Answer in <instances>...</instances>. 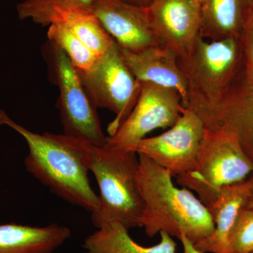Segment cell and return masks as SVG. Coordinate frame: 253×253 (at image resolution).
I'll return each instance as SVG.
<instances>
[{"instance_id":"7a4b0ae2","label":"cell","mask_w":253,"mask_h":253,"mask_svg":"<svg viewBox=\"0 0 253 253\" xmlns=\"http://www.w3.org/2000/svg\"><path fill=\"white\" fill-rule=\"evenodd\" d=\"M138 155L136 182L144 208L139 227L149 237L164 231L195 244L212 234L214 224L207 207L191 190L176 187L170 173L143 154Z\"/></svg>"},{"instance_id":"d4e9b609","label":"cell","mask_w":253,"mask_h":253,"mask_svg":"<svg viewBox=\"0 0 253 253\" xmlns=\"http://www.w3.org/2000/svg\"><path fill=\"white\" fill-rule=\"evenodd\" d=\"M249 180L251 184V193H250L249 200H248L246 207L253 209V173L249 178Z\"/></svg>"},{"instance_id":"e0dca14e","label":"cell","mask_w":253,"mask_h":253,"mask_svg":"<svg viewBox=\"0 0 253 253\" xmlns=\"http://www.w3.org/2000/svg\"><path fill=\"white\" fill-rule=\"evenodd\" d=\"M126 226L112 221L98 229L84 241V253H176V243L172 236L160 232L159 244L144 247L133 241Z\"/></svg>"},{"instance_id":"603a6c76","label":"cell","mask_w":253,"mask_h":253,"mask_svg":"<svg viewBox=\"0 0 253 253\" xmlns=\"http://www.w3.org/2000/svg\"><path fill=\"white\" fill-rule=\"evenodd\" d=\"M179 239L180 240L181 244H182L184 253H204L198 251L195 248L194 244L189 241L184 234H181Z\"/></svg>"},{"instance_id":"8fae6325","label":"cell","mask_w":253,"mask_h":253,"mask_svg":"<svg viewBox=\"0 0 253 253\" xmlns=\"http://www.w3.org/2000/svg\"><path fill=\"white\" fill-rule=\"evenodd\" d=\"M91 11L121 49L137 51L158 45L148 7L122 0H94Z\"/></svg>"},{"instance_id":"7c38bea8","label":"cell","mask_w":253,"mask_h":253,"mask_svg":"<svg viewBox=\"0 0 253 253\" xmlns=\"http://www.w3.org/2000/svg\"><path fill=\"white\" fill-rule=\"evenodd\" d=\"M199 116L206 129L234 134L253 163V84L244 81L220 104Z\"/></svg>"},{"instance_id":"ffe728a7","label":"cell","mask_w":253,"mask_h":253,"mask_svg":"<svg viewBox=\"0 0 253 253\" xmlns=\"http://www.w3.org/2000/svg\"><path fill=\"white\" fill-rule=\"evenodd\" d=\"M47 37L54 46L62 50L77 71H86L99 56L82 42L62 23L55 21L48 26Z\"/></svg>"},{"instance_id":"9a60e30c","label":"cell","mask_w":253,"mask_h":253,"mask_svg":"<svg viewBox=\"0 0 253 253\" xmlns=\"http://www.w3.org/2000/svg\"><path fill=\"white\" fill-rule=\"evenodd\" d=\"M253 13V0H204L200 36L214 41L240 38Z\"/></svg>"},{"instance_id":"ac0fdd59","label":"cell","mask_w":253,"mask_h":253,"mask_svg":"<svg viewBox=\"0 0 253 253\" xmlns=\"http://www.w3.org/2000/svg\"><path fill=\"white\" fill-rule=\"evenodd\" d=\"M55 21L62 23L99 56L106 52L115 42L92 11L81 9L63 10L56 14L52 23Z\"/></svg>"},{"instance_id":"30bf717a","label":"cell","mask_w":253,"mask_h":253,"mask_svg":"<svg viewBox=\"0 0 253 253\" xmlns=\"http://www.w3.org/2000/svg\"><path fill=\"white\" fill-rule=\"evenodd\" d=\"M158 45L185 59L200 37L201 6L191 0H154L149 7Z\"/></svg>"},{"instance_id":"2e32d148","label":"cell","mask_w":253,"mask_h":253,"mask_svg":"<svg viewBox=\"0 0 253 253\" xmlns=\"http://www.w3.org/2000/svg\"><path fill=\"white\" fill-rule=\"evenodd\" d=\"M71 230L59 224L0 225V253H51L69 239Z\"/></svg>"},{"instance_id":"cb8c5ba5","label":"cell","mask_w":253,"mask_h":253,"mask_svg":"<svg viewBox=\"0 0 253 253\" xmlns=\"http://www.w3.org/2000/svg\"><path fill=\"white\" fill-rule=\"evenodd\" d=\"M122 1L134 6L147 8L154 2V0H122Z\"/></svg>"},{"instance_id":"4fadbf2b","label":"cell","mask_w":253,"mask_h":253,"mask_svg":"<svg viewBox=\"0 0 253 253\" xmlns=\"http://www.w3.org/2000/svg\"><path fill=\"white\" fill-rule=\"evenodd\" d=\"M121 51L136 81L174 89L180 94L183 106L187 107V83L174 53L159 45L137 51L121 48Z\"/></svg>"},{"instance_id":"ba28073f","label":"cell","mask_w":253,"mask_h":253,"mask_svg":"<svg viewBox=\"0 0 253 253\" xmlns=\"http://www.w3.org/2000/svg\"><path fill=\"white\" fill-rule=\"evenodd\" d=\"M206 130L199 115L184 107L174 126L160 135L144 138L134 151L147 156L176 178L194 169Z\"/></svg>"},{"instance_id":"44dd1931","label":"cell","mask_w":253,"mask_h":253,"mask_svg":"<svg viewBox=\"0 0 253 253\" xmlns=\"http://www.w3.org/2000/svg\"><path fill=\"white\" fill-rule=\"evenodd\" d=\"M230 253H253V209L240 211L228 238Z\"/></svg>"},{"instance_id":"7402d4cb","label":"cell","mask_w":253,"mask_h":253,"mask_svg":"<svg viewBox=\"0 0 253 253\" xmlns=\"http://www.w3.org/2000/svg\"><path fill=\"white\" fill-rule=\"evenodd\" d=\"M245 64V83L253 84V13L244 26L241 37Z\"/></svg>"},{"instance_id":"d6986e66","label":"cell","mask_w":253,"mask_h":253,"mask_svg":"<svg viewBox=\"0 0 253 253\" xmlns=\"http://www.w3.org/2000/svg\"><path fill=\"white\" fill-rule=\"evenodd\" d=\"M94 2V0H23L16 10L19 19L49 26L59 11L74 9L91 11Z\"/></svg>"},{"instance_id":"52a82bcc","label":"cell","mask_w":253,"mask_h":253,"mask_svg":"<svg viewBox=\"0 0 253 253\" xmlns=\"http://www.w3.org/2000/svg\"><path fill=\"white\" fill-rule=\"evenodd\" d=\"M183 108L177 91L151 83H141L140 94L134 109L118 130L106 136L104 146L135 151L136 145L146 134L174 126Z\"/></svg>"},{"instance_id":"484cf974","label":"cell","mask_w":253,"mask_h":253,"mask_svg":"<svg viewBox=\"0 0 253 253\" xmlns=\"http://www.w3.org/2000/svg\"><path fill=\"white\" fill-rule=\"evenodd\" d=\"M191 1H194L196 4L200 5L201 6L202 4V3L204 2V0H191Z\"/></svg>"},{"instance_id":"3957f363","label":"cell","mask_w":253,"mask_h":253,"mask_svg":"<svg viewBox=\"0 0 253 253\" xmlns=\"http://www.w3.org/2000/svg\"><path fill=\"white\" fill-rule=\"evenodd\" d=\"M84 148L88 168L99 189L98 206L91 212L95 227L112 221L127 229L139 226L144 204L136 182L137 154L86 142Z\"/></svg>"},{"instance_id":"5b68a950","label":"cell","mask_w":253,"mask_h":253,"mask_svg":"<svg viewBox=\"0 0 253 253\" xmlns=\"http://www.w3.org/2000/svg\"><path fill=\"white\" fill-rule=\"evenodd\" d=\"M206 129L196 166L190 172L177 176L176 181L195 191L208 206L222 188L249 179L253 173V163L234 134Z\"/></svg>"},{"instance_id":"9c48e42d","label":"cell","mask_w":253,"mask_h":253,"mask_svg":"<svg viewBox=\"0 0 253 253\" xmlns=\"http://www.w3.org/2000/svg\"><path fill=\"white\" fill-rule=\"evenodd\" d=\"M55 71L60 92V113L64 134L97 146L106 144L96 106L66 54L54 46Z\"/></svg>"},{"instance_id":"8992f818","label":"cell","mask_w":253,"mask_h":253,"mask_svg":"<svg viewBox=\"0 0 253 253\" xmlns=\"http://www.w3.org/2000/svg\"><path fill=\"white\" fill-rule=\"evenodd\" d=\"M77 72L96 109H107L116 114L108 127L109 136L113 135L134 109L141 83L126 66L116 42L90 68Z\"/></svg>"},{"instance_id":"277c9868","label":"cell","mask_w":253,"mask_h":253,"mask_svg":"<svg viewBox=\"0 0 253 253\" xmlns=\"http://www.w3.org/2000/svg\"><path fill=\"white\" fill-rule=\"evenodd\" d=\"M178 61L187 83L186 108L198 115L220 104L245 81L244 51L240 38L211 41L200 36L187 57Z\"/></svg>"},{"instance_id":"6da1fadb","label":"cell","mask_w":253,"mask_h":253,"mask_svg":"<svg viewBox=\"0 0 253 253\" xmlns=\"http://www.w3.org/2000/svg\"><path fill=\"white\" fill-rule=\"evenodd\" d=\"M0 126L18 133L28 146L26 169L51 192L91 213L99 198L88 177L84 142L66 134L34 132L15 122L0 109Z\"/></svg>"},{"instance_id":"5bb4252c","label":"cell","mask_w":253,"mask_h":253,"mask_svg":"<svg viewBox=\"0 0 253 253\" xmlns=\"http://www.w3.org/2000/svg\"><path fill=\"white\" fill-rule=\"evenodd\" d=\"M250 193L249 179L225 186L219 191L216 199L206 206L214 222V231L206 239L194 244L198 251L204 253H230L229 233L240 211L246 207Z\"/></svg>"}]
</instances>
